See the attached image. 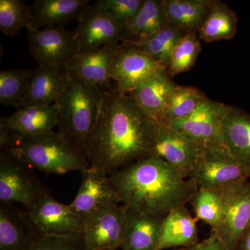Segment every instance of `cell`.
I'll list each match as a JSON object with an SVG mask.
<instances>
[{
  "label": "cell",
  "mask_w": 250,
  "mask_h": 250,
  "mask_svg": "<svg viewBox=\"0 0 250 250\" xmlns=\"http://www.w3.org/2000/svg\"><path fill=\"white\" fill-rule=\"evenodd\" d=\"M200 40L197 32H188L179 41L167 70L170 78L188 71L195 65L202 49Z\"/></svg>",
  "instance_id": "33"
},
{
  "label": "cell",
  "mask_w": 250,
  "mask_h": 250,
  "mask_svg": "<svg viewBox=\"0 0 250 250\" xmlns=\"http://www.w3.org/2000/svg\"><path fill=\"white\" fill-rule=\"evenodd\" d=\"M121 49L120 44H112L75 54L67 62V68L86 84L108 88L112 69Z\"/></svg>",
  "instance_id": "16"
},
{
  "label": "cell",
  "mask_w": 250,
  "mask_h": 250,
  "mask_svg": "<svg viewBox=\"0 0 250 250\" xmlns=\"http://www.w3.org/2000/svg\"><path fill=\"white\" fill-rule=\"evenodd\" d=\"M81 173L82 183L70 206L82 223L104 207L122 205L109 175L90 167Z\"/></svg>",
  "instance_id": "13"
},
{
  "label": "cell",
  "mask_w": 250,
  "mask_h": 250,
  "mask_svg": "<svg viewBox=\"0 0 250 250\" xmlns=\"http://www.w3.org/2000/svg\"><path fill=\"white\" fill-rule=\"evenodd\" d=\"M32 70L11 69L0 72V104L4 106H22L30 83Z\"/></svg>",
  "instance_id": "31"
},
{
  "label": "cell",
  "mask_w": 250,
  "mask_h": 250,
  "mask_svg": "<svg viewBox=\"0 0 250 250\" xmlns=\"http://www.w3.org/2000/svg\"><path fill=\"white\" fill-rule=\"evenodd\" d=\"M189 203L197 221L209 225L211 231L218 227L223 213V188L197 189Z\"/></svg>",
  "instance_id": "32"
},
{
  "label": "cell",
  "mask_w": 250,
  "mask_h": 250,
  "mask_svg": "<svg viewBox=\"0 0 250 250\" xmlns=\"http://www.w3.org/2000/svg\"><path fill=\"white\" fill-rule=\"evenodd\" d=\"M168 25L197 32L209 12L213 0H163Z\"/></svg>",
  "instance_id": "26"
},
{
  "label": "cell",
  "mask_w": 250,
  "mask_h": 250,
  "mask_svg": "<svg viewBox=\"0 0 250 250\" xmlns=\"http://www.w3.org/2000/svg\"><path fill=\"white\" fill-rule=\"evenodd\" d=\"M27 31L31 55L39 66L67 67L68 61L79 53L76 30L49 27Z\"/></svg>",
  "instance_id": "10"
},
{
  "label": "cell",
  "mask_w": 250,
  "mask_h": 250,
  "mask_svg": "<svg viewBox=\"0 0 250 250\" xmlns=\"http://www.w3.org/2000/svg\"><path fill=\"white\" fill-rule=\"evenodd\" d=\"M34 170L14 152L0 150V204L35 205L47 187Z\"/></svg>",
  "instance_id": "5"
},
{
  "label": "cell",
  "mask_w": 250,
  "mask_h": 250,
  "mask_svg": "<svg viewBox=\"0 0 250 250\" xmlns=\"http://www.w3.org/2000/svg\"><path fill=\"white\" fill-rule=\"evenodd\" d=\"M31 250H87L82 233L67 236L44 235Z\"/></svg>",
  "instance_id": "35"
},
{
  "label": "cell",
  "mask_w": 250,
  "mask_h": 250,
  "mask_svg": "<svg viewBox=\"0 0 250 250\" xmlns=\"http://www.w3.org/2000/svg\"><path fill=\"white\" fill-rule=\"evenodd\" d=\"M250 178V167L238 162L225 147L200 148L189 179L197 189H222Z\"/></svg>",
  "instance_id": "6"
},
{
  "label": "cell",
  "mask_w": 250,
  "mask_h": 250,
  "mask_svg": "<svg viewBox=\"0 0 250 250\" xmlns=\"http://www.w3.org/2000/svg\"><path fill=\"white\" fill-rule=\"evenodd\" d=\"M166 25L163 0H144L138 14L125 26L122 42H141Z\"/></svg>",
  "instance_id": "25"
},
{
  "label": "cell",
  "mask_w": 250,
  "mask_h": 250,
  "mask_svg": "<svg viewBox=\"0 0 250 250\" xmlns=\"http://www.w3.org/2000/svg\"><path fill=\"white\" fill-rule=\"evenodd\" d=\"M236 250H250V225L238 241Z\"/></svg>",
  "instance_id": "37"
},
{
  "label": "cell",
  "mask_w": 250,
  "mask_h": 250,
  "mask_svg": "<svg viewBox=\"0 0 250 250\" xmlns=\"http://www.w3.org/2000/svg\"><path fill=\"white\" fill-rule=\"evenodd\" d=\"M77 21L79 53L123 42L125 27L100 9L95 2L91 3L84 10Z\"/></svg>",
  "instance_id": "15"
},
{
  "label": "cell",
  "mask_w": 250,
  "mask_h": 250,
  "mask_svg": "<svg viewBox=\"0 0 250 250\" xmlns=\"http://www.w3.org/2000/svg\"><path fill=\"white\" fill-rule=\"evenodd\" d=\"M127 208L123 205L104 207L85 220L82 238L87 250H117L123 246L127 228Z\"/></svg>",
  "instance_id": "9"
},
{
  "label": "cell",
  "mask_w": 250,
  "mask_h": 250,
  "mask_svg": "<svg viewBox=\"0 0 250 250\" xmlns=\"http://www.w3.org/2000/svg\"><path fill=\"white\" fill-rule=\"evenodd\" d=\"M200 150L178 131L156 122L148 156L164 161L184 178L188 179Z\"/></svg>",
  "instance_id": "11"
},
{
  "label": "cell",
  "mask_w": 250,
  "mask_h": 250,
  "mask_svg": "<svg viewBox=\"0 0 250 250\" xmlns=\"http://www.w3.org/2000/svg\"><path fill=\"white\" fill-rule=\"evenodd\" d=\"M109 177L122 205L161 217L187 205L197 190L192 181L153 156L140 159Z\"/></svg>",
  "instance_id": "2"
},
{
  "label": "cell",
  "mask_w": 250,
  "mask_h": 250,
  "mask_svg": "<svg viewBox=\"0 0 250 250\" xmlns=\"http://www.w3.org/2000/svg\"><path fill=\"white\" fill-rule=\"evenodd\" d=\"M58 115L57 103L21 107L11 116L1 118L0 125L20 137L44 134L57 126Z\"/></svg>",
  "instance_id": "19"
},
{
  "label": "cell",
  "mask_w": 250,
  "mask_h": 250,
  "mask_svg": "<svg viewBox=\"0 0 250 250\" xmlns=\"http://www.w3.org/2000/svg\"><path fill=\"white\" fill-rule=\"evenodd\" d=\"M70 72V83L57 102V127L59 132L85 156L106 88L86 84Z\"/></svg>",
  "instance_id": "3"
},
{
  "label": "cell",
  "mask_w": 250,
  "mask_h": 250,
  "mask_svg": "<svg viewBox=\"0 0 250 250\" xmlns=\"http://www.w3.org/2000/svg\"><path fill=\"white\" fill-rule=\"evenodd\" d=\"M197 222L186 206L171 211L163 221L156 250L184 249L197 244Z\"/></svg>",
  "instance_id": "20"
},
{
  "label": "cell",
  "mask_w": 250,
  "mask_h": 250,
  "mask_svg": "<svg viewBox=\"0 0 250 250\" xmlns=\"http://www.w3.org/2000/svg\"><path fill=\"white\" fill-rule=\"evenodd\" d=\"M186 34L182 29L167 24L141 42L126 44L141 49L167 70L174 49Z\"/></svg>",
  "instance_id": "28"
},
{
  "label": "cell",
  "mask_w": 250,
  "mask_h": 250,
  "mask_svg": "<svg viewBox=\"0 0 250 250\" xmlns=\"http://www.w3.org/2000/svg\"><path fill=\"white\" fill-rule=\"evenodd\" d=\"M229 107L207 98L190 116L167 126L178 131L198 147H225L222 123Z\"/></svg>",
  "instance_id": "8"
},
{
  "label": "cell",
  "mask_w": 250,
  "mask_h": 250,
  "mask_svg": "<svg viewBox=\"0 0 250 250\" xmlns=\"http://www.w3.org/2000/svg\"><path fill=\"white\" fill-rule=\"evenodd\" d=\"M67 67L48 65L32 70L30 83L21 107L57 103L70 83Z\"/></svg>",
  "instance_id": "18"
},
{
  "label": "cell",
  "mask_w": 250,
  "mask_h": 250,
  "mask_svg": "<svg viewBox=\"0 0 250 250\" xmlns=\"http://www.w3.org/2000/svg\"><path fill=\"white\" fill-rule=\"evenodd\" d=\"M207 98L205 93L196 87L177 85L157 123L168 126L174 121L190 116Z\"/></svg>",
  "instance_id": "29"
},
{
  "label": "cell",
  "mask_w": 250,
  "mask_h": 250,
  "mask_svg": "<svg viewBox=\"0 0 250 250\" xmlns=\"http://www.w3.org/2000/svg\"><path fill=\"white\" fill-rule=\"evenodd\" d=\"M238 17L228 4L213 0L205 21L197 31L200 40L206 42L231 40L237 32Z\"/></svg>",
  "instance_id": "27"
},
{
  "label": "cell",
  "mask_w": 250,
  "mask_h": 250,
  "mask_svg": "<svg viewBox=\"0 0 250 250\" xmlns=\"http://www.w3.org/2000/svg\"><path fill=\"white\" fill-rule=\"evenodd\" d=\"M32 7L22 0H0V30L9 37L32 29Z\"/></svg>",
  "instance_id": "30"
},
{
  "label": "cell",
  "mask_w": 250,
  "mask_h": 250,
  "mask_svg": "<svg viewBox=\"0 0 250 250\" xmlns=\"http://www.w3.org/2000/svg\"><path fill=\"white\" fill-rule=\"evenodd\" d=\"M223 207L218 227L211 231L224 246L236 250L250 225V182L242 180L223 188Z\"/></svg>",
  "instance_id": "7"
},
{
  "label": "cell",
  "mask_w": 250,
  "mask_h": 250,
  "mask_svg": "<svg viewBox=\"0 0 250 250\" xmlns=\"http://www.w3.org/2000/svg\"><path fill=\"white\" fill-rule=\"evenodd\" d=\"M127 217V228L121 250H156L165 217L129 208Z\"/></svg>",
  "instance_id": "23"
},
{
  "label": "cell",
  "mask_w": 250,
  "mask_h": 250,
  "mask_svg": "<svg viewBox=\"0 0 250 250\" xmlns=\"http://www.w3.org/2000/svg\"><path fill=\"white\" fill-rule=\"evenodd\" d=\"M156 123L130 95L108 88L85 153L90 167L111 175L147 157Z\"/></svg>",
  "instance_id": "1"
},
{
  "label": "cell",
  "mask_w": 250,
  "mask_h": 250,
  "mask_svg": "<svg viewBox=\"0 0 250 250\" xmlns=\"http://www.w3.org/2000/svg\"><path fill=\"white\" fill-rule=\"evenodd\" d=\"M176 86L165 70L146 81L129 95L148 117L157 122Z\"/></svg>",
  "instance_id": "24"
},
{
  "label": "cell",
  "mask_w": 250,
  "mask_h": 250,
  "mask_svg": "<svg viewBox=\"0 0 250 250\" xmlns=\"http://www.w3.org/2000/svg\"><path fill=\"white\" fill-rule=\"evenodd\" d=\"M224 146L243 165L250 167V113L230 106L221 127Z\"/></svg>",
  "instance_id": "21"
},
{
  "label": "cell",
  "mask_w": 250,
  "mask_h": 250,
  "mask_svg": "<svg viewBox=\"0 0 250 250\" xmlns=\"http://www.w3.org/2000/svg\"><path fill=\"white\" fill-rule=\"evenodd\" d=\"M182 250L181 249H177V250Z\"/></svg>",
  "instance_id": "38"
},
{
  "label": "cell",
  "mask_w": 250,
  "mask_h": 250,
  "mask_svg": "<svg viewBox=\"0 0 250 250\" xmlns=\"http://www.w3.org/2000/svg\"><path fill=\"white\" fill-rule=\"evenodd\" d=\"M24 209L31 223L42 236H67L82 232V220L74 213L70 205L57 201L48 188L35 205L30 208Z\"/></svg>",
  "instance_id": "12"
},
{
  "label": "cell",
  "mask_w": 250,
  "mask_h": 250,
  "mask_svg": "<svg viewBox=\"0 0 250 250\" xmlns=\"http://www.w3.org/2000/svg\"><path fill=\"white\" fill-rule=\"evenodd\" d=\"M121 46L111 77L122 95H129L146 81L167 70L137 47L125 42Z\"/></svg>",
  "instance_id": "14"
},
{
  "label": "cell",
  "mask_w": 250,
  "mask_h": 250,
  "mask_svg": "<svg viewBox=\"0 0 250 250\" xmlns=\"http://www.w3.org/2000/svg\"><path fill=\"white\" fill-rule=\"evenodd\" d=\"M144 0H98L99 7L123 27L138 14Z\"/></svg>",
  "instance_id": "34"
},
{
  "label": "cell",
  "mask_w": 250,
  "mask_h": 250,
  "mask_svg": "<svg viewBox=\"0 0 250 250\" xmlns=\"http://www.w3.org/2000/svg\"><path fill=\"white\" fill-rule=\"evenodd\" d=\"M90 4L89 0H36L31 6L32 29L63 27L77 21Z\"/></svg>",
  "instance_id": "22"
},
{
  "label": "cell",
  "mask_w": 250,
  "mask_h": 250,
  "mask_svg": "<svg viewBox=\"0 0 250 250\" xmlns=\"http://www.w3.org/2000/svg\"><path fill=\"white\" fill-rule=\"evenodd\" d=\"M42 236L24 208L0 204V250H31Z\"/></svg>",
  "instance_id": "17"
},
{
  "label": "cell",
  "mask_w": 250,
  "mask_h": 250,
  "mask_svg": "<svg viewBox=\"0 0 250 250\" xmlns=\"http://www.w3.org/2000/svg\"><path fill=\"white\" fill-rule=\"evenodd\" d=\"M182 250H229L224 246L218 238L211 234L207 239L199 241L197 244L189 248L181 249Z\"/></svg>",
  "instance_id": "36"
},
{
  "label": "cell",
  "mask_w": 250,
  "mask_h": 250,
  "mask_svg": "<svg viewBox=\"0 0 250 250\" xmlns=\"http://www.w3.org/2000/svg\"><path fill=\"white\" fill-rule=\"evenodd\" d=\"M7 150L17 154L32 168L46 174L82 172L90 167L85 156L59 131L21 136Z\"/></svg>",
  "instance_id": "4"
}]
</instances>
